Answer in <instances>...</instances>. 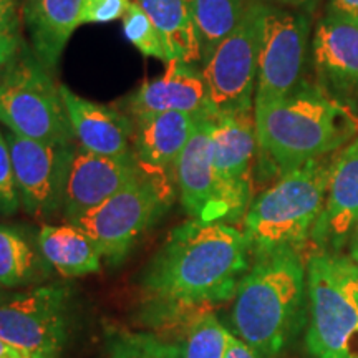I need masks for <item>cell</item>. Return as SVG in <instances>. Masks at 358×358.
I'll return each instance as SVG.
<instances>
[{"instance_id": "obj_1", "label": "cell", "mask_w": 358, "mask_h": 358, "mask_svg": "<svg viewBox=\"0 0 358 358\" xmlns=\"http://www.w3.org/2000/svg\"><path fill=\"white\" fill-rule=\"evenodd\" d=\"M250 257L244 231L222 221L191 219L161 245L143 287L155 302L178 310L229 301L248 274Z\"/></svg>"}, {"instance_id": "obj_2", "label": "cell", "mask_w": 358, "mask_h": 358, "mask_svg": "<svg viewBox=\"0 0 358 358\" xmlns=\"http://www.w3.org/2000/svg\"><path fill=\"white\" fill-rule=\"evenodd\" d=\"M306 295L307 267L299 250L256 256L234 295L232 324L237 337L259 355L280 353L303 324Z\"/></svg>"}, {"instance_id": "obj_3", "label": "cell", "mask_w": 358, "mask_h": 358, "mask_svg": "<svg viewBox=\"0 0 358 358\" xmlns=\"http://www.w3.org/2000/svg\"><path fill=\"white\" fill-rule=\"evenodd\" d=\"M257 148L280 176L343 145L355 133V118L325 92L299 85L280 100L254 105Z\"/></svg>"}, {"instance_id": "obj_4", "label": "cell", "mask_w": 358, "mask_h": 358, "mask_svg": "<svg viewBox=\"0 0 358 358\" xmlns=\"http://www.w3.org/2000/svg\"><path fill=\"white\" fill-rule=\"evenodd\" d=\"M330 164L325 158L308 161L250 203L243 231L252 257L280 249L301 250L310 239L325 206Z\"/></svg>"}, {"instance_id": "obj_5", "label": "cell", "mask_w": 358, "mask_h": 358, "mask_svg": "<svg viewBox=\"0 0 358 358\" xmlns=\"http://www.w3.org/2000/svg\"><path fill=\"white\" fill-rule=\"evenodd\" d=\"M0 123L29 140L73 143L60 85L27 45L0 77Z\"/></svg>"}, {"instance_id": "obj_6", "label": "cell", "mask_w": 358, "mask_h": 358, "mask_svg": "<svg viewBox=\"0 0 358 358\" xmlns=\"http://www.w3.org/2000/svg\"><path fill=\"white\" fill-rule=\"evenodd\" d=\"M169 204L168 187L146 173L96 208L73 217L69 224L92 237L101 257L118 262L127 256L143 232L163 216Z\"/></svg>"}, {"instance_id": "obj_7", "label": "cell", "mask_w": 358, "mask_h": 358, "mask_svg": "<svg viewBox=\"0 0 358 358\" xmlns=\"http://www.w3.org/2000/svg\"><path fill=\"white\" fill-rule=\"evenodd\" d=\"M264 8V3H250L236 29L203 62L201 73L214 115L252 111Z\"/></svg>"}, {"instance_id": "obj_8", "label": "cell", "mask_w": 358, "mask_h": 358, "mask_svg": "<svg viewBox=\"0 0 358 358\" xmlns=\"http://www.w3.org/2000/svg\"><path fill=\"white\" fill-rule=\"evenodd\" d=\"M70 325V290L50 284L0 301V338L29 357L58 358Z\"/></svg>"}, {"instance_id": "obj_9", "label": "cell", "mask_w": 358, "mask_h": 358, "mask_svg": "<svg viewBox=\"0 0 358 358\" xmlns=\"http://www.w3.org/2000/svg\"><path fill=\"white\" fill-rule=\"evenodd\" d=\"M307 297V350L313 358H347L358 337V307L343 287L330 252L320 250L308 259Z\"/></svg>"}, {"instance_id": "obj_10", "label": "cell", "mask_w": 358, "mask_h": 358, "mask_svg": "<svg viewBox=\"0 0 358 358\" xmlns=\"http://www.w3.org/2000/svg\"><path fill=\"white\" fill-rule=\"evenodd\" d=\"M214 221H236L248 213L252 189V161L257 150L250 111L214 115Z\"/></svg>"}, {"instance_id": "obj_11", "label": "cell", "mask_w": 358, "mask_h": 358, "mask_svg": "<svg viewBox=\"0 0 358 358\" xmlns=\"http://www.w3.org/2000/svg\"><path fill=\"white\" fill-rule=\"evenodd\" d=\"M307 37L308 20L302 13L266 6L254 105L285 98L301 85Z\"/></svg>"}, {"instance_id": "obj_12", "label": "cell", "mask_w": 358, "mask_h": 358, "mask_svg": "<svg viewBox=\"0 0 358 358\" xmlns=\"http://www.w3.org/2000/svg\"><path fill=\"white\" fill-rule=\"evenodd\" d=\"M20 204L30 216L50 217L62 209L66 164L75 143H42L6 134Z\"/></svg>"}, {"instance_id": "obj_13", "label": "cell", "mask_w": 358, "mask_h": 358, "mask_svg": "<svg viewBox=\"0 0 358 358\" xmlns=\"http://www.w3.org/2000/svg\"><path fill=\"white\" fill-rule=\"evenodd\" d=\"M146 169L133 151L123 156H103L73 145L66 164L62 201L66 221L96 208L138 181L145 176Z\"/></svg>"}, {"instance_id": "obj_14", "label": "cell", "mask_w": 358, "mask_h": 358, "mask_svg": "<svg viewBox=\"0 0 358 358\" xmlns=\"http://www.w3.org/2000/svg\"><path fill=\"white\" fill-rule=\"evenodd\" d=\"M358 224V138L330 164L325 206L310 239L324 252L338 254Z\"/></svg>"}, {"instance_id": "obj_15", "label": "cell", "mask_w": 358, "mask_h": 358, "mask_svg": "<svg viewBox=\"0 0 358 358\" xmlns=\"http://www.w3.org/2000/svg\"><path fill=\"white\" fill-rule=\"evenodd\" d=\"M124 106L131 116L164 111H179L192 116L214 115L201 69L182 60L168 62L163 75L143 83Z\"/></svg>"}, {"instance_id": "obj_16", "label": "cell", "mask_w": 358, "mask_h": 358, "mask_svg": "<svg viewBox=\"0 0 358 358\" xmlns=\"http://www.w3.org/2000/svg\"><path fill=\"white\" fill-rule=\"evenodd\" d=\"M213 128L214 115L198 116L194 131L174 166L182 208L199 221H214L216 174Z\"/></svg>"}, {"instance_id": "obj_17", "label": "cell", "mask_w": 358, "mask_h": 358, "mask_svg": "<svg viewBox=\"0 0 358 358\" xmlns=\"http://www.w3.org/2000/svg\"><path fill=\"white\" fill-rule=\"evenodd\" d=\"M60 93L71 131L80 146L103 156L131 153V120L111 106L75 95L66 85H60Z\"/></svg>"}, {"instance_id": "obj_18", "label": "cell", "mask_w": 358, "mask_h": 358, "mask_svg": "<svg viewBox=\"0 0 358 358\" xmlns=\"http://www.w3.org/2000/svg\"><path fill=\"white\" fill-rule=\"evenodd\" d=\"M313 62L320 78L340 93L358 90V19L329 12L313 35Z\"/></svg>"}, {"instance_id": "obj_19", "label": "cell", "mask_w": 358, "mask_h": 358, "mask_svg": "<svg viewBox=\"0 0 358 358\" xmlns=\"http://www.w3.org/2000/svg\"><path fill=\"white\" fill-rule=\"evenodd\" d=\"M134 155L146 168L166 171L176 166L189 141L198 116L179 111L133 116Z\"/></svg>"}, {"instance_id": "obj_20", "label": "cell", "mask_w": 358, "mask_h": 358, "mask_svg": "<svg viewBox=\"0 0 358 358\" xmlns=\"http://www.w3.org/2000/svg\"><path fill=\"white\" fill-rule=\"evenodd\" d=\"M83 0H25L24 22L32 52L48 70H55L71 34L80 27Z\"/></svg>"}, {"instance_id": "obj_21", "label": "cell", "mask_w": 358, "mask_h": 358, "mask_svg": "<svg viewBox=\"0 0 358 358\" xmlns=\"http://www.w3.org/2000/svg\"><path fill=\"white\" fill-rule=\"evenodd\" d=\"M45 262L65 277L100 271L101 254L87 232L77 226H43L37 239Z\"/></svg>"}, {"instance_id": "obj_22", "label": "cell", "mask_w": 358, "mask_h": 358, "mask_svg": "<svg viewBox=\"0 0 358 358\" xmlns=\"http://www.w3.org/2000/svg\"><path fill=\"white\" fill-rule=\"evenodd\" d=\"M159 30L171 60L201 64V47L185 0H134Z\"/></svg>"}, {"instance_id": "obj_23", "label": "cell", "mask_w": 358, "mask_h": 358, "mask_svg": "<svg viewBox=\"0 0 358 358\" xmlns=\"http://www.w3.org/2000/svg\"><path fill=\"white\" fill-rule=\"evenodd\" d=\"M47 262L40 249L17 227L0 224V285L3 289L24 287L45 274Z\"/></svg>"}, {"instance_id": "obj_24", "label": "cell", "mask_w": 358, "mask_h": 358, "mask_svg": "<svg viewBox=\"0 0 358 358\" xmlns=\"http://www.w3.org/2000/svg\"><path fill=\"white\" fill-rule=\"evenodd\" d=\"M201 47V65L243 19L244 0H185Z\"/></svg>"}, {"instance_id": "obj_25", "label": "cell", "mask_w": 358, "mask_h": 358, "mask_svg": "<svg viewBox=\"0 0 358 358\" xmlns=\"http://www.w3.org/2000/svg\"><path fill=\"white\" fill-rule=\"evenodd\" d=\"M231 334L213 312H203L187 327L181 358H226Z\"/></svg>"}, {"instance_id": "obj_26", "label": "cell", "mask_w": 358, "mask_h": 358, "mask_svg": "<svg viewBox=\"0 0 358 358\" xmlns=\"http://www.w3.org/2000/svg\"><path fill=\"white\" fill-rule=\"evenodd\" d=\"M123 34L133 47H136L145 57H153L158 60L171 62L169 52L161 37L159 30L156 29L153 20L146 15V12L140 7V3L133 2L128 12L123 17Z\"/></svg>"}, {"instance_id": "obj_27", "label": "cell", "mask_w": 358, "mask_h": 358, "mask_svg": "<svg viewBox=\"0 0 358 358\" xmlns=\"http://www.w3.org/2000/svg\"><path fill=\"white\" fill-rule=\"evenodd\" d=\"M106 358H181V347L151 334H124L111 343Z\"/></svg>"}, {"instance_id": "obj_28", "label": "cell", "mask_w": 358, "mask_h": 358, "mask_svg": "<svg viewBox=\"0 0 358 358\" xmlns=\"http://www.w3.org/2000/svg\"><path fill=\"white\" fill-rule=\"evenodd\" d=\"M20 208L19 191H17L15 176L10 148H8L6 134L0 129V214L10 216Z\"/></svg>"}, {"instance_id": "obj_29", "label": "cell", "mask_w": 358, "mask_h": 358, "mask_svg": "<svg viewBox=\"0 0 358 358\" xmlns=\"http://www.w3.org/2000/svg\"><path fill=\"white\" fill-rule=\"evenodd\" d=\"M131 0H83L80 12V25L108 24L123 19Z\"/></svg>"}, {"instance_id": "obj_30", "label": "cell", "mask_w": 358, "mask_h": 358, "mask_svg": "<svg viewBox=\"0 0 358 358\" xmlns=\"http://www.w3.org/2000/svg\"><path fill=\"white\" fill-rule=\"evenodd\" d=\"M24 47L25 43L22 40L19 24H13L7 27V29L0 30V77L8 69V65L15 60Z\"/></svg>"}, {"instance_id": "obj_31", "label": "cell", "mask_w": 358, "mask_h": 358, "mask_svg": "<svg viewBox=\"0 0 358 358\" xmlns=\"http://www.w3.org/2000/svg\"><path fill=\"white\" fill-rule=\"evenodd\" d=\"M332 256L343 287H345L347 294L350 295V299L358 307V264L348 257L338 256V254H332Z\"/></svg>"}, {"instance_id": "obj_32", "label": "cell", "mask_w": 358, "mask_h": 358, "mask_svg": "<svg viewBox=\"0 0 358 358\" xmlns=\"http://www.w3.org/2000/svg\"><path fill=\"white\" fill-rule=\"evenodd\" d=\"M226 358H259V353L257 350H254L249 343H245L243 338L231 334Z\"/></svg>"}, {"instance_id": "obj_33", "label": "cell", "mask_w": 358, "mask_h": 358, "mask_svg": "<svg viewBox=\"0 0 358 358\" xmlns=\"http://www.w3.org/2000/svg\"><path fill=\"white\" fill-rule=\"evenodd\" d=\"M13 24H19L17 19V0H0V30Z\"/></svg>"}, {"instance_id": "obj_34", "label": "cell", "mask_w": 358, "mask_h": 358, "mask_svg": "<svg viewBox=\"0 0 358 358\" xmlns=\"http://www.w3.org/2000/svg\"><path fill=\"white\" fill-rule=\"evenodd\" d=\"M332 10L358 19V0H332Z\"/></svg>"}, {"instance_id": "obj_35", "label": "cell", "mask_w": 358, "mask_h": 358, "mask_svg": "<svg viewBox=\"0 0 358 358\" xmlns=\"http://www.w3.org/2000/svg\"><path fill=\"white\" fill-rule=\"evenodd\" d=\"M0 358H32V357H29L24 352L17 350V348L8 345V343H6L2 338H0Z\"/></svg>"}, {"instance_id": "obj_36", "label": "cell", "mask_w": 358, "mask_h": 358, "mask_svg": "<svg viewBox=\"0 0 358 358\" xmlns=\"http://www.w3.org/2000/svg\"><path fill=\"white\" fill-rule=\"evenodd\" d=\"M350 259L353 262L358 264V224L350 239Z\"/></svg>"}, {"instance_id": "obj_37", "label": "cell", "mask_w": 358, "mask_h": 358, "mask_svg": "<svg viewBox=\"0 0 358 358\" xmlns=\"http://www.w3.org/2000/svg\"><path fill=\"white\" fill-rule=\"evenodd\" d=\"M271 2L282 3V6H289V7H301L303 3L312 2V0H271Z\"/></svg>"}, {"instance_id": "obj_38", "label": "cell", "mask_w": 358, "mask_h": 358, "mask_svg": "<svg viewBox=\"0 0 358 358\" xmlns=\"http://www.w3.org/2000/svg\"><path fill=\"white\" fill-rule=\"evenodd\" d=\"M3 297H6V294H3V287H2V285H0V301H2Z\"/></svg>"}, {"instance_id": "obj_39", "label": "cell", "mask_w": 358, "mask_h": 358, "mask_svg": "<svg viewBox=\"0 0 358 358\" xmlns=\"http://www.w3.org/2000/svg\"><path fill=\"white\" fill-rule=\"evenodd\" d=\"M32 358H43V357H32Z\"/></svg>"}]
</instances>
